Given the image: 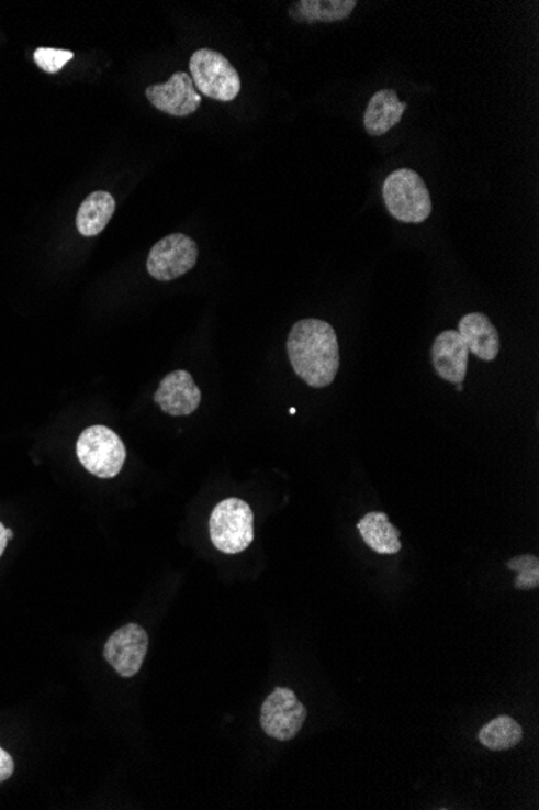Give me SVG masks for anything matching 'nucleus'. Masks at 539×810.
<instances>
[{
    "label": "nucleus",
    "instance_id": "1",
    "mask_svg": "<svg viewBox=\"0 0 539 810\" xmlns=\"http://www.w3.org/2000/svg\"><path fill=\"white\" fill-rule=\"evenodd\" d=\"M288 356L294 373L314 389H325L339 369V343L335 329L321 319H302L288 336Z\"/></svg>",
    "mask_w": 539,
    "mask_h": 810
},
{
    "label": "nucleus",
    "instance_id": "2",
    "mask_svg": "<svg viewBox=\"0 0 539 810\" xmlns=\"http://www.w3.org/2000/svg\"><path fill=\"white\" fill-rule=\"evenodd\" d=\"M388 212L404 224H422L431 214V196L417 171L400 168L383 185Z\"/></svg>",
    "mask_w": 539,
    "mask_h": 810
},
{
    "label": "nucleus",
    "instance_id": "3",
    "mask_svg": "<svg viewBox=\"0 0 539 810\" xmlns=\"http://www.w3.org/2000/svg\"><path fill=\"white\" fill-rule=\"evenodd\" d=\"M192 84L199 92L215 99L229 102L242 92V78L232 62L212 49L195 51L189 60Z\"/></svg>",
    "mask_w": 539,
    "mask_h": 810
},
{
    "label": "nucleus",
    "instance_id": "4",
    "mask_svg": "<svg viewBox=\"0 0 539 810\" xmlns=\"http://www.w3.org/2000/svg\"><path fill=\"white\" fill-rule=\"evenodd\" d=\"M212 544L223 554L235 555L246 551L254 541V513L249 504L239 499H226L212 511Z\"/></svg>",
    "mask_w": 539,
    "mask_h": 810
},
{
    "label": "nucleus",
    "instance_id": "5",
    "mask_svg": "<svg viewBox=\"0 0 539 810\" xmlns=\"http://www.w3.org/2000/svg\"><path fill=\"white\" fill-rule=\"evenodd\" d=\"M77 455L86 471L101 479H112L125 465L126 448L122 439L109 428L91 425L78 439Z\"/></svg>",
    "mask_w": 539,
    "mask_h": 810
},
{
    "label": "nucleus",
    "instance_id": "6",
    "mask_svg": "<svg viewBox=\"0 0 539 810\" xmlns=\"http://www.w3.org/2000/svg\"><path fill=\"white\" fill-rule=\"evenodd\" d=\"M199 249L194 240L183 233L165 236L150 249L147 273L160 281H170L188 274L198 263Z\"/></svg>",
    "mask_w": 539,
    "mask_h": 810
},
{
    "label": "nucleus",
    "instance_id": "7",
    "mask_svg": "<svg viewBox=\"0 0 539 810\" xmlns=\"http://www.w3.org/2000/svg\"><path fill=\"white\" fill-rule=\"evenodd\" d=\"M307 710L299 702L296 695L288 688H277L266 699L260 712V725L270 737L290 741L302 730Z\"/></svg>",
    "mask_w": 539,
    "mask_h": 810
},
{
    "label": "nucleus",
    "instance_id": "8",
    "mask_svg": "<svg viewBox=\"0 0 539 810\" xmlns=\"http://www.w3.org/2000/svg\"><path fill=\"white\" fill-rule=\"evenodd\" d=\"M149 648V636L139 624L130 623L116 630L104 647L105 661L123 678H132L143 667Z\"/></svg>",
    "mask_w": 539,
    "mask_h": 810
},
{
    "label": "nucleus",
    "instance_id": "9",
    "mask_svg": "<svg viewBox=\"0 0 539 810\" xmlns=\"http://www.w3.org/2000/svg\"><path fill=\"white\" fill-rule=\"evenodd\" d=\"M147 99L160 112L173 116H188L198 111L202 102L191 75L187 71H177L170 80L162 85H150L146 89Z\"/></svg>",
    "mask_w": 539,
    "mask_h": 810
},
{
    "label": "nucleus",
    "instance_id": "10",
    "mask_svg": "<svg viewBox=\"0 0 539 810\" xmlns=\"http://www.w3.org/2000/svg\"><path fill=\"white\" fill-rule=\"evenodd\" d=\"M202 395L188 370H173L160 382L154 401L170 417H189L201 404Z\"/></svg>",
    "mask_w": 539,
    "mask_h": 810
},
{
    "label": "nucleus",
    "instance_id": "11",
    "mask_svg": "<svg viewBox=\"0 0 539 810\" xmlns=\"http://www.w3.org/2000/svg\"><path fill=\"white\" fill-rule=\"evenodd\" d=\"M433 367L442 380L462 384L469 366V348L458 331H445L436 336L431 348Z\"/></svg>",
    "mask_w": 539,
    "mask_h": 810
},
{
    "label": "nucleus",
    "instance_id": "12",
    "mask_svg": "<svg viewBox=\"0 0 539 810\" xmlns=\"http://www.w3.org/2000/svg\"><path fill=\"white\" fill-rule=\"evenodd\" d=\"M459 335L462 336L469 353L483 362H494L499 355V332L493 322L482 312H470L459 322Z\"/></svg>",
    "mask_w": 539,
    "mask_h": 810
},
{
    "label": "nucleus",
    "instance_id": "13",
    "mask_svg": "<svg viewBox=\"0 0 539 810\" xmlns=\"http://www.w3.org/2000/svg\"><path fill=\"white\" fill-rule=\"evenodd\" d=\"M407 104L401 102L393 89H381L375 92L367 106L363 126L370 136L386 135L403 119Z\"/></svg>",
    "mask_w": 539,
    "mask_h": 810
},
{
    "label": "nucleus",
    "instance_id": "14",
    "mask_svg": "<svg viewBox=\"0 0 539 810\" xmlns=\"http://www.w3.org/2000/svg\"><path fill=\"white\" fill-rule=\"evenodd\" d=\"M116 202L108 191H94L82 201L77 214L78 232L86 238L104 232L115 212Z\"/></svg>",
    "mask_w": 539,
    "mask_h": 810
},
{
    "label": "nucleus",
    "instance_id": "15",
    "mask_svg": "<svg viewBox=\"0 0 539 810\" xmlns=\"http://www.w3.org/2000/svg\"><path fill=\"white\" fill-rule=\"evenodd\" d=\"M360 535L372 551L381 555H393L401 552L400 531L390 523L386 514L372 511L357 524Z\"/></svg>",
    "mask_w": 539,
    "mask_h": 810
},
{
    "label": "nucleus",
    "instance_id": "16",
    "mask_svg": "<svg viewBox=\"0 0 539 810\" xmlns=\"http://www.w3.org/2000/svg\"><path fill=\"white\" fill-rule=\"evenodd\" d=\"M356 0H301L291 7V15L297 22H341L356 9Z\"/></svg>",
    "mask_w": 539,
    "mask_h": 810
},
{
    "label": "nucleus",
    "instance_id": "17",
    "mask_svg": "<svg viewBox=\"0 0 539 810\" xmlns=\"http://www.w3.org/2000/svg\"><path fill=\"white\" fill-rule=\"evenodd\" d=\"M524 737V730L510 717L503 715L482 728L479 740L491 751L513 750Z\"/></svg>",
    "mask_w": 539,
    "mask_h": 810
},
{
    "label": "nucleus",
    "instance_id": "18",
    "mask_svg": "<svg viewBox=\"0 0 539 810\" xmlns=\"http://www.w3.org/2000/svg\"><path fill=\"white\" fill-rule=\"evenodd\" d=\"M507 568L517 572L515 587L520 590L537 589L539 585V559L535 555H520L507 563Z\"/></svg>",
    "mask_w": 539,
    "mask_h": 810
},
{
    "label": "nucleus",
    "instance_id": "19",
    "mask_svg": "<svg viewBox=\"0 0 539 810\" xmlns=\"http://www.w3.org/2000/svg\"><path fill=\"white\" fill-rule=\"evenodd\" d=\"M74 57L75 54L71 53V51L40 47V49L34 53V64H36L41 70L46 71V74H58V71H60L61 68H64L65 65H67Z\"/></svg>",
    "mask_w": 539,
    "mask_h": 810
},
{
    "label": "nucleus",
    "instance_id": "20",
    "mask_svg": "<svg viewBox=\"0 0 539 810\" xmlns=\"http://www.w3.org/2000/svg\"><path fill=\"white\" fill-rule=\"evenodd\" d=\"M13 770H15V764H13L12 755L0 747V783L9 780Z\"/></svg>",
    "mask_w": 539,
    "mask_h": 810
},
{
    "label": "nucleus",
    "instance_id": "21",
    "mask_svg": "<svg viewBox=\"0 0 539 810\" xmlns=\"http://www.w3.org/2000/svg\"><path fill=\"white\" fill-rule=\"evenodd\" d=\"M10 539H13V531L7 530V528L0 523V557H2L3 552H5L7 542H9Z\"/></svg>",
    "mask_w": 539,
    "mask_h": 810
}]
</instances>
